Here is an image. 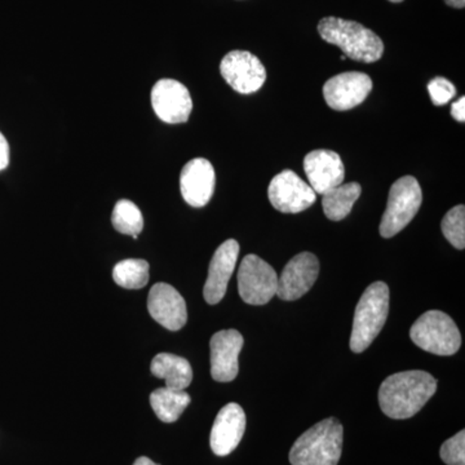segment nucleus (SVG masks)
Listing matches in <instances>:
<instances>
[{
  "label": "nucleus",
  "instance_id": "1",
  "mask_svg": "<svg viewBox=\"0 0 465 465\" xmlns=\"http://www.w3.org/2000/svg\"><path fill=\"white\" fill-rule=\"evenodd\" d=\"M437 391V381L430 372L412 370L397 372L381 382L379 403L388 418L403 420L418 414Z\"/></svg>",
  "mask_w": 465,
  "mask_h": 465
},
{
  "label": "nucleus",
  "instance_id": "2",
  "mask_svg": "<svg viewBox=\"0 0 465 465\" xmlns=\"http://www.w3.org/2000/svg\"><path fill=\"white\" fill-rule=\"evenodd\" d=\"M318 33L324 42L338 45L345 57L371 64L381 60L384 43L372 30L356 21L339 17H324L318 24Z\"/></svg>",
  "mask_w": 465,
  "mask_h": 465
},
{
  "label": "nucleus",
  "instance_id": "3",
  "mask_svg": "<svg viewBox=\"0 0 465 465\" xmlns=\"http://www.w3.org/2000/svg\"><path fill=\"white\" fill-rule=\"evenodd\" d=\"M344 430L338 419L329 418L302 433L290 451L292 465H338Z\"/></svg>",
  "mask_w": 465,
  "mask_h": 465
},
{
  "label": "nucleus",
  "instance_id": "4",
  "mask_svg": "<svg viewBox=\"0 0 465 465\" xmlns=\"http://www.w3.org/2000/svg\"><path fill=\"white\" fill-rule=\"evenodd\" d=\"M390 313V287L375 282L367 287L354 312L351 349L362 353L378 338Z\"/></svg>",
  "mask_w": 465,
  "mask_h": 465
},
{
  "label": "nucleus",
  "instance_id": "5",
  "mask_svg": "<svg viewBox=\"0 0 465 465\" xmlns=\"http://www.w3.org/2000/svg\"><path fill=\"white\" fill-rule=\"evenodd\" d=\"M410 338L419 348L437 356H452L461 345L457 324L440 311H430L419 317L410 330Z\"/></svg>",
  "mask_w": 465,
  "mask_h": 465
},
{
  "label": "nucleus",
  "instance_id": "6",
  "mask_svg": "<svg viewBox=\"0 0 465 465\" xmlns=\"http://www.w3.org/2000/svg\"><path fill=\"white\" fill-rule=\"evenodd\" d=\"M423 194L418 180L403 176L391 185L387 208L381 223L382 238H391L406 228L418 213Z\"/></svg>",
  "mask_w": 465,
  "mask_h": 465
},
{
  "label": "nucleus",
  "instance_id": "7",
  "mask_svg": "<svg viewBox=\"0 0 465 465\" xmlns=\"http://www.w3.org/2000/svg\"><path fill=\"white\" fill-rule=\"evenodd\" d=\"M278 275L273 268L256 255L242 260L238 271V292L250 305L268 304L277 295Z\"/></svg>",
  "mask_w": 465,
  "mask_h": 465
},
{
  "label": "nucleus",
  "instance_id": "8",
  "mask_svg": "<svg viewBox=\"0 0 465 465\" xmlns=\"http://www.w3.org/2000/svg\"><path fill=\"white\" fill-rule=\"evenodd\" d=\"M268 195L272 206L283 213H302L317 200L311 185L291 170L282 171L272 180Z\"/></svg>",
  "mask_w": 465,
  "mask_h": 465
},
{
  "label": "nucleus",
  "instance_id": "9",
  "mask_svg": "<svg viewBox=\"0 0 465 465\" xmlns=\"http://www.w3.org/2000/svg\"><path fill=\"white\" fill-rule=\"evenodd\" d=\"M220 73L232 90L243 94L259 91L266 81L262 61L247 51L229 52L220 64Z\"/></svg>",
  "mask_w": 465,
  "mask_h": 465
},
{
  "label": "nucleus",
  "instance_id": "10",
  "mask_svg": "<svg viewBox=\"0 0 465 465\" xmlns=\"http://www.w3.org/2000/svg\"><path fill=\"white\" fill-rule=\"evenodd\" d=\"M152 106L164 124H185L193 110L188 88L173 79H161L152 90Z\"/></svg>",
  "mask_w": 465,
  "mask_h": 465
},
{
  "label": "nucleus",
  "instance_id": "11",
  "mask_svg": "<svg viewBox=\"0 0 465 465\" xmlns=\"http://www.w3.org/2000/svg\"><path fill=\"white\" fill-rule=\"evenodd\" d=\"M372 90V81L365 73H342L329 79L323 85L327 105L338 112H345L361 105Z\"/></svg>",
  "mask_w": 465,
  "mask_h": 465
},
{
  "label": "nucleus",
  "instance_id": "12",
  "mask_svg": "<svg viewBox=\"0 0 465 465\" xmlns=\"http://www.w3.org/2000/svg\"><path fill=\"white\" fill-rule=\"evenodd\" d=\"M320 274V262L311 252H302L290 260L278 277L277 296L293 302L304 296L316 283Z\"/></svg>",
  "mask_w": 465,
  "mask_h": 465
},
{
  "label": "nucleus",
  "instance_id": "13",
  "mask_svg": "<svg viewBox=\"0 0 465 465\" xmlns=\"http://www.w3.org/2000/svg\"><path fill=\"white\" fill-rule=\"evenodd\" d=\"M243 336L237 330H222L211 338V375L213 381L229 382L240 372L238 357L243 348Z\"/></svg>",
  "mask_w": 465,
  "mask_h": 465
},
{
  "label": "nucleus",
  "instance_id": "14",
  "mask_svg": "<svg viewBox=\"0 0 465 465\" xmlns=\"http://www.w3.org/2000/svg\"><path fill=\"white\" fill-rule=\"evenodd\" d=\"M148 311L161 326L170 331H179L188 321V309L179 291L168 283H157L148 296Z\"/></svg>",
  "mask_w": 465,
  "mask_h": 465
},
{
  "label": "nucleus",
  "instance_id": "15",
  "mask_svg": "<svg viewBox=\"0 0 465 465\" xmlns=\"http://www.w3.org/2000/svg\"><path fill=\"white\" fill-rule=\"evenodd\" d=\"M240 255V243L235 240L225 241L213 253L204 283L203 296L208 304L215 305L224 299L228 283L234 273Z\"/></svg>",
  "mask_w": 465,
  "mask_h": 465
},
{
  "label": "nucleus",
  "instance_id": "16",
  "mask_svg": "<svg viewBox=\"0 0 465 465\" xmlns=\"http://www.w3.org/2000/svg\"><path fill=\"white\" fill-rule=\"evenodd\" d=\"M246 430V414L238 403H228L220 410L213 425L210 445L217 457H226L238 448Z\"/></svg>",
  "mask_w": 465,
  "mask_h": 465
},
{
  "label": "nucleus",
  "instance_id": "17",
  "mask_svg": "<svg viewBox=\"0 0 465 465\" xmlns=\"http://www.w3.org/2000/svg\"><path fill=\"white\" fill-rule=\"evenodd\" d=\"M215 170L204 158L192 159L180 174V191L183 201L192 207H204L215 191Z\"/></svg>",
  "mask_w": 465,
  "mask_h": 465
},
{
  "label": "nucleus",
  "instance_id": "18",
  "mask_svg": "<svg viewBox=\"0 0 465 465\" xmlns=\"http://www.w3.org/2000/svg\"><path fill=\"white\" fill-rule=\"evenodd\" d=\"M304 171L309 185L316 194L323 195L344 182V163L341 155L332 150L320 149L309 153L304 159Z\"/></svg>",
  "mask_w": 465,
  "mask_h": 465
},
{
  "label": "nucleus",
  "instance_id": "19",
  "mask_svg": "<svg viewBox=\"0 0 465 465\" xmlns=\"http://www.w3.org/2000/svg\"><path fill=\"white\" fill-rule=\"evenodd\" d=\"M150 371L166 381V388L185 391L193 381V370L188 360L171 353H159L153 358Z\"/></svg>",
  "mask_w": 465,
  "mask_h": 465
},
{
  "label": "nucleus",
  "instance_id": "20",
  "mask_svg": "<svg viewBox=\"0 0 465 465\" xmlns=\"http://www.w3.org/2000/svg\"><path fill=\"white\" fill-rule=\"evenodd\" d=\"M362 188L358 183H341L327 193L322 198L324 215L332 222H341L351 213V208L360 198Z\"/></svg>",
  "mask_w": 465,
  "mask_h": 465
},
{
  "label": "nucleus",
  "instance_id": "21",
  "mask_svg": "<svg viewBox=\"0 0 465 465\" xmlns=\"http://www.w3.org/2000/svg\"><path fill=\"white\" fill-rule=\"evenodd\" d=\"M191 396L185 391H174L170 388H159L150 394V405L159 420L163 423H174L191 403Z\"/></svg>",
  "mask_w": 465,
  "mask_h": 465
},
{
  "label": "nucleus",
  "instance_id": "22",
  "mask_svg": "<svg viewBox=\"0 0 465 465\" xmlns=\"http://www.w3.org/2000/svg\"><path fill=\"white\" fill-rule=\"evenodd\" d=\"M113 280L124 289H143L149 282V262L142 259L124 260L113 269Z\"/></svg>",
  "mask_w": 465,
  "mask_h": 465
},
{
  "label": "nucleus",
  "instance_id": "23",
  "mask_svg": "<svg viewBox=\"0 0 465 465\" xmlns=\"http://www.w3.org/2000/svg\"><path fill=\"white\" fill-rule=\"evenodd\" d=\"M112 223L116 232L131 235L134 240L143 229L142 211L134 202L128 200L116 202L113 210Z\"/></svg>",
  "mask_w": 465,
  "mask_h": 465
},
{
  "label": "nucleus",
  "instance_id": "24",
  "mask_svg": "<svg viewBox=\"0 0 465 465\" xmlns=\"http://www.w3.org/2000/svg\"><path fill=\"white\" fill-rule=\"evenodd\" d=\"M446 240L458 250L465 247V207L463 204L455 206L443 217L440 224Z\"/></svg>",
  "mask_w": 465,
  "mask_h": 465
},
{
  "label": "nucleus",
  "instance_id": "25",
  "mask_svg": "<svg viewBox=\"0 0 465 465\" xmlns=\"http://www.w3.org/2000/svg\"><path fill=\"white\" fill-rule=\"evenodd\" d=\"M443 463L448 465H465V432L455 434L443 443L440 451Z\"/></svg>",
  "mask_w": 465,
  "mask_h": 465
},
{
  "label": "nucleus",
  "instance_id": "26",
  "mask_svg": "<svg viewBox=\"0 0 465 465\" xmlns=\"http://www.w3.org/2000/svg\"><path fill=\"white\" fill-rule=\"evenodd\" d=\"M430 99L436 106L446 105L457 94V88L442 76H437L428 84Z\"/></svg>",
  "mask_w": 465,
  "mask_h": 465
},
{
  "label": "nucleus",
  "instance_id": "27",
  "mask_svg": "<svg viewBox=\"0 0 465 465\" xmlns=\"http://www.w3.org/2000/svg\"><path fill=\"white\" fill-rule=\"evenodd\" d=\"M9 164V145L7 139L0 133V173Z\"/></svg>",
  "mask_w": 465,
  "mask_h": 465
},
{
  "label": "nucleus",
  "instance_id": "28",
  "mask_svg": "<svg viewBox=\"0 0 465 465\" xmlns=\"http://www.w3.org/2000/svg\"><path fill=\"white\" fill-rule=\"evenodd\" d=\"M452 118L457 119L458 122L464 124L465 122V97L461 96L460 100L452 104L451 106Z\"/></svg>",
  "mask_w": 465,
  "mask_h": 465
},
{
  "label": "nucleus",
  "instance_id": "29",
  "mask_svg": "<svg viewBox=\"0 0 465 465\" xmlns=\"http://www.w3.org/2000/svg\"><path fill=\"white\" fill-rule=\"evenodd\" d=\"M446 5H450V7L454 8H464L465 0H445Z\"/></svg>",
  "mask_w": 465,
  "mask_h": 465
},
{
  "label": "nucleus",
  "instance_id": "30",
  "mask_svg": "<svg viewBox=\"0 0 465 465\" xmlns=\"http://www.w3.org/2000/svg\"><path fill=\"white\" fill-rule=\"evenodd\" d=\"M134 465H159L157 463H154V461L150 460L149 458L142 457L137 459L136 461H134Z\"/></svg>",
  "mask_w": 465,
  "mask_h": 465
},
{
  "label": "nucleus",
  "instance_id": "31",
  "mask_svg": "<svg viewBox=\"0 0 465 465\" xmlns=\"http://www.w3.org/2000/svg\"><path fill=\"white\" fill-rule=\"evenodd\" d=\"M391 3H401L403 2V0H390Z\"/></svg>",
  "mask_w": 465,
  "mask_h": 465
}]
</instances>
